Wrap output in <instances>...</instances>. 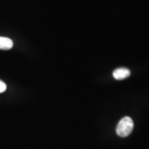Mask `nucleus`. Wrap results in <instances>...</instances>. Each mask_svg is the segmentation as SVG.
Wrapping results in <instances>:
<instances>
[{
	"label": "nucleus",
	"instance_id": "1",
	"mask_svg": "<svg viewBox=\"0 0 149 149\" xmlns=\"http://www.w3.org/2000/svg\"><path fill=\"white\" fill-rule=\"evenodd\" d=\"M134 124L132 119L129 117H124L120 121L116 128V133L120 137H127L132 133Z\"/></svg>",
	"mask_w": 149,
	"mask_h": 149
},
{
	"label": "nucleus",
	"instance_id": "2",
	"mask_svg": "<svg viewBox=\"0 0 149 149\" xmlns=\"http://www.w3.org/2000/svg\"><path fill=\"white\" fill-rule=\"evenodd\" d=\"M130 74V71L129 69L126 68H119L115 70L113 72V77L115 79L117 80H122L128 77Z\"/></svg>",
	"mask_w": 149,
	"mask_h": 149
},
{
	"label": "nucleus",
	"instance_id": "3",
	"mask_svg": "<svg viewBox=\"0 0 149 149\" xmlns=\"http://www.w3.org/2000/svg\"><path fill=\"white\" fill-rule=\"evenodd\" d=\"M13 46V42L10 38L0 37V49L10 50Z\"/></svg>",
	"mask_w": 149,
	"mask_h": 149
},
{
	"label": "nucleus",
	"instance_id": "4",
	"mask_svg": "<svg viewBox=\"0 0 149 149\" xmlns=\"http://www.w3.org/2000/svg\"><path fill=\"white\" fill-rule=\"evenodd\" d=\"M6 90V84L3 81L0 80V93H3Z\"/></svg>",
	"mask_w": 149,
	"mask_h": 149
}]
</instances>
